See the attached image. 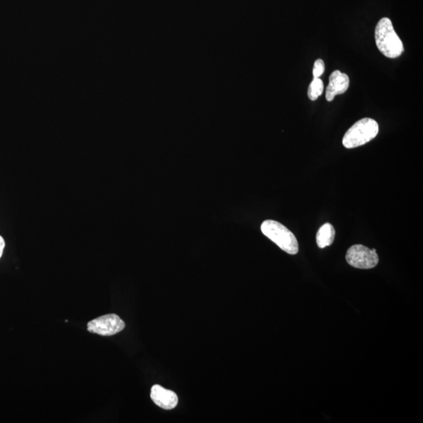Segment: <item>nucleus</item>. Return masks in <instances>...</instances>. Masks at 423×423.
I'll list each match as a JSON object with an SVG mask.
<instances>
[{
	"instance_id": "obj_1",
	"label": "nucleus",
	"mask_w": 423,
	"mask_h": 423,
	"mask_svg": "<svg viewBox=\"0 0 423 423\" xmlns=\"http://www.w3.org/2000/svg\"><path fill=\"white\" fill-rule=\"evenodd\" d=\"M375 38L378 49L387 58H397L404 52L403 43L395 32L392 21L388 18L378 21Z\"/></svg>"
},
{
	"instance_id": "obj_2",
	"label": "nucleus",
	"mask_w": 423,
	"mask_h": 423,
	"mask_svg": "<svg viewBox=\"0 0 423 423\" xmlns=\"http://www.w3.org/2000/svg\"><path fill=\"white\" fill-rule=\"evenodd\" d=\"M261 231L283 251L291 255L298 253L299 243L296 236L279 222L265 220L261 225Z\"/></svg>"
},
{
	"instance_id": "obj_3",
	"label": "nucleus",
	"mask_w": 423,
	"mask_h": 423,
	"mask_svg": "<svg viewBox=\"0 0 423 423\" xmlns=\"http://www.w3.org/2000/svg\"><path fill=\"white\" fill-rule=\"evenodd\" d=\"M378 133V125L376 120L370 118L361 119L345 133L343 146L348 149L363 146L373 140Z\"/></svg>"
},
{
	"instance_id": "obj_4",
	"label": "nucleus",
	"mask_w": 423,
	"mask_h": 423,
	"mask_svg": "<svg viewBox=\"0 0 423 423\" xmlns=\"http://www.w3.org/2000/svg\"><path fill=\"white\" fill-rule=\"evenodd\" d=\"M347 263L355 268L371 269L378 263V257L375 249H370L363 244H354L346 255Z\"/></svg>"
},
{
	"instance_id": "obj_5",
	"label": "nucleus",
	"mask_w": 423,
	"mask_h": 423,
	"mask_svg": "<svg viewBox=\"0 0 423 423\" xmlns=\"http://www.w3.org/2000/svg\"><path fill=\"white\" fill-rule=\"evenodd\" d=\"M125 322L115 314L98 317L88 323L87 330L103 336H111L124 330Z\"/></svg>"
},
{
	"instance_id": "obj_6",
	"label": "nucleus",
	"mask_w": 423,
	"mask_h": 423,
	"mask_svg": "<svg viewBox=\"0 0 423 423\" xmlns=\"http://www.w3.org/2000/svg\"><path fill=\"white\" fill-rule=\"evenodd\" d=\"M349 86V76L338 70L334 71L330 76V84L326 89L327 101L332 102L336 95L346 93Z\"/></svg>"
},
{
	"instance_id": "obj_7",
	"label": "nucleus",
	"mask_w": 423,
	"mask_h": 423,
	"mask_svg": "<svg viewBox=\"0 0 423 423\" xmlns=\"http://www.w3.org/2000/svg\"><path fill=\"white\" fill-rule=\"evenodd\" d=\"M151 398L155 404L165 410L174 409L178 404L177 395L159 385L152 387Z\"/></svg>"
},
{
	"instance_id": "obj_8",
	"label": "nucleus",
	"mask_w": 423,
	"mask_h": 423,
	"mask_svg": "<svg viewBox=\"0 0 423 423\" xmlns=\"http://www.w3.org/2000/svg\"><path fill=\"white\" fill-rule=\"evenodd\" d=\"M336 231L335 228L327 222L323 225L319 232L317 233L316 240L317 247L321 249H324L331 246L335 239Z\"/></svg>"
},
{
	"instance_id": "obj_9",
	"label": "nucleus",
	"mask_w": 423,
	"mask_h": 423,
	"mask_svg": "<svg viewBox=\"0 0 423 423\" xmlns=\"http://www.w3.org/2000/svg\"><path fill=\"white\" fill-rule=\"evenodd\" d=\"M324 91V84L319 78H314L312 82H310L308 89V97L311 101H316Z\"/></svg>"
},
{
	"instance_id": "obj_10",
	"label": "nucleus",
	"mask_w": 423,
	"mask_h": 423,
	"mask_svg": "<svg viewBox=\"0 0 423 423\" xmlns=\"http://www.w3.org/2000/svg\"><path fill=\"white\" fill-rule=\"evenodd\" d=\"M325 65L324 61L321 59L316 60L314 65L313 76L314 78H320L324 73Z\"/></svg>"
},
{
	"instance_id": "obj_11",
	"label": "nucleus",
	"mask_w": 423,
	"mask_h": 423,
	"mask_svg": "<svg viewBox=\"0 0 423 423\" xmlns=\"http://www.w3.org/2000/svg\"><path fill=\"white\" fill-rule=\"evenodd\" d=\"M4 248H5V242L3 240V237L0 236V258H1L2 257Z\"/></svg>"
}]
</instances>
